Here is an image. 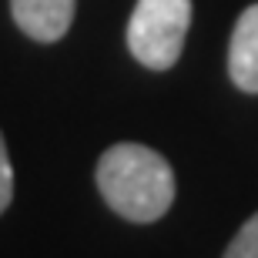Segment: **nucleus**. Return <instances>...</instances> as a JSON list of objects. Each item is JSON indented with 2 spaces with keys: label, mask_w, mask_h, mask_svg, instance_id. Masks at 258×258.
Listing matches in <instances>:
<instances>
[{
  "label": "nucleus",
  "mask_w": 258,
  "mask_h": 258,
  "mask_svg": "<svg viewBox=\"0 0 258 258\" xmlns=\"http://www.w3.org/2000/svg\"><path fill=\"white\" fill-rule=\"evenodd\" d=\"M10 201H14V164L7 154V141L0 134V215L10 208Z\"/></svg>",
  "instance_id": "6"
},
{
  "label": "nucleus",
  "mask_w": 258,
  "mask_h": 258,
  "mask_svg": "<svg viewBox=\"0 0 258 258\" xmlns=\"http://www.w3.org/2000/svg\"><path fill=\"white\" fill-rule=\"evenodd\" d=\"M191 27V0H138L127 20V50L148 71L178 64Z\"/></svg>",
  "instance_id": "2"
},
{
  "label": "nucleus",
  "mask_w": 258,
  "mask_h": 258,
  "mask_svg": "<svg viewBox=\"0 0 258 258\" xmlns=\"http://www.w3.org/2000/svg\"><path fill=\"white\" fill-rule=\"evenodd\" d=\"M228 77L231 84L245 91V94H258V4L241 10L238 24L231 30L228 44Z\"/></svg>",
  "instance_id": "4"
},
{
  "label": "nucleus",
  "mask_w": 258,
  "mask_h": 258,
  "mask_svg": "<svg viewBox=\"0 0 258 258\" xmlns=\"http://www.w3.org/2000/svg\"><path fill=\"white\" fill-rule=\"evenodd\" d=\"M221 258H258V211L238 228V235L228 241Z\"/></svg>",
  "instance_id": "5"
},
{
  "label": "nucleus",
  "mask_w": 258,
  "mask_h": 258,
  "mask_svg": "<svg viewBox=\"0 0 258 258\" xmlns=\"http://www.w3.org/2000/svg\"><path fill=\"white\" fill-rule=\"evenodd\" d=\"M94 181L101 198L107 201V208L134 225L158 221L171 208L174 188H178L168 158L148 144L134 141L111 144L97 158Z\"/></svg>",
  "instance_id": "1"
},
{
  "label": "nucleus",
  "mask_w": 258,
  "mask_h": 258,
  "mask_svg": "<svg viewBox=\"0 0 258 258\" xmlns=\"http://www.w3.org/2000/svg\"><path fill=\"white\" fill-rule=\"evenodd\" d=\"M77 0H10V17L30 40L54 44L74 24Z\"/></svg>",
  "instance_id": "3"
}]
</instances>
